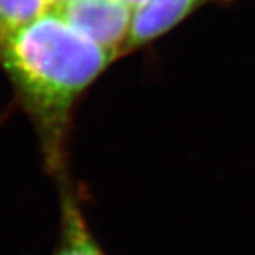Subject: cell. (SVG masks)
Returning <instances> with one entry per match:
<instances>
[{
    "mask_svg": "<svg viewBox=\"0 0 255 255\" xmlns=\"http://www.w3.org/2000/svg\"><path fill=\"white\" fill-rule=\"evenodd\" d=\"M125 3H128L129 6H132V7H135V6H137L142 0H124Z\"/></svg>",
    "mask_w": 255,
    "mask_h": 255,
    "instance_id": "7",
    "label": "cell"
},
{
    "mask_svg": "<svg viewBox=\"0 0 255 255\" xmlns=\"http://www.w3.org/2000/svg\"><path fill=\"white\" fill-rule=\"evenodd\" d=\"M47 11V0H0V44Z\"/></svg>",
    "mask_w": 255,
    "mask_h": 255,
    "instance_id": "5",
    "label": "cell"
},
{
    "mask_svg": "<svg viewBox=\"0 0 255 255\" xmlns=\"http://www.w3.org/2000/svg\"><path fill=\"white\" fill-rule=\"evenodd\" d=\"M71 0H47L50 11H60L64 6H67Z\"/></svg>",
    "mask_w": 255,
    "mask_h": 255,
    "instance_id": "6",
    "label": "cell"
},
{
    "mask_svg": "<svg viewBox=\"0 0 255 255\" xmlns=\"http://www.w3.org/2000/svg\"><path fill=\"white\" fill-rule=\"evenodd\" d=\"M203 0H142L133 7L125 51L163 36L189 16Z\"/></svg>",
    "mask_w": 255,
    "mask_h": 255,
    "instance_id": "4",
    "label": "cell"
},
{
    "mask_svg": "<svg viewBox=\"0 0 255 255\" xmlns=\"http://www.w3.org/2000/svg\"><path fill=\"white\" fill-rule=\"evenodd\" d=\"M57 13L117 57L125 53L133 7L124 0H71Z\"/></svg>",
    "mask_w": 255,
    "mask_h": 255,
    "instance_id": "2",
    "label": "cell"
},
{
    "mask_svg": "<svg viewBox=\"0 0 255 255\" xmlns=\"http://www.w3.org/2000/svg\"><path fill=\"white\" fill-rule=\"evenodd\" d=\"M60 220L51 255H108L100 246L84 213L82 194L70 180L57 184Z\"/></svg>",
    "mask_w": 255,
    "mask_h": 255,
    "instance_id": "3",
    "label": "cell"
},
{
    "mask_svg": "<svg viewBox=\"0 0 255 255\" xmlns=\"http://www.w3.org/2000/svg\"><path fill=\"white\" fill-rule=\"evenodd\" d=\"M115 57L50 10L0 44V67L34 128L44 172L57 184L70 180L74 108Z\"/></svg>",
    "mask_w": 255,
    "mask_h": 255,
    "instance_id": "1",
    "label": "cell"
}]
</instances>
